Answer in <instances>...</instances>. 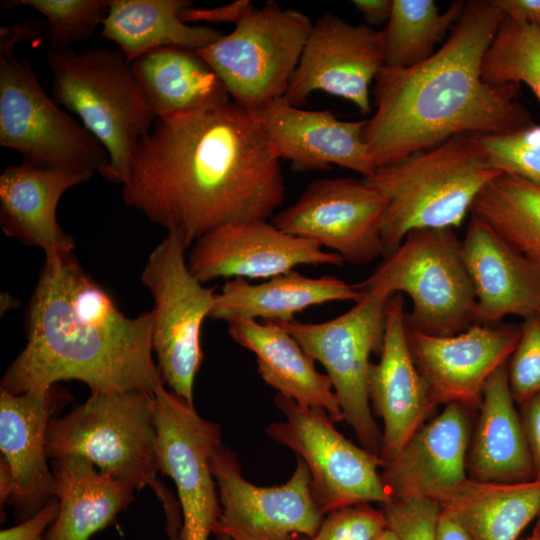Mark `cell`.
I'll return each mask as SVG.
<instances>
[{"instance_id": "f546056e", "label": "cell", "mask_w": 540, "mask_h": 540, "mask_svg": "<svg viewBox=\"0 0 540 540\" xmlns=\"http://www.w3.org/2000/svg\"><path fill=\"white\" fill-rule=\"evenodd\" d=\"M189 0H109L101 37L115 42L129 62L160 47L198 51L224 34L207 26H190L180 13Z\"/></svg>"}, {"instance_id": "603a6c76", "label": "cell", "mask_w": 540, "mask_h": 540, "mask_svg": "<svg viewBox=\"0 0 540 540\" xmlns=\"http://www.w3.org/2000/svg\"><path fill=\"white\" fill-rule=\"evenodd\" d=\"M469 424L466 407H446L411 437L398 456L383 466L390 498L427 497L439 501L467 476Z\"/></svg>"}, {"instance_id": "2e32d148", "label": "cell", "mask_w": 540, "mask_h": 540, "mask_svg": "<svg viewBox=\"0 0 540 540\" xmlns=\"http://www.w3.org/2000/svg\"><path fill=\"white\" fill-rule=\"evenodd\" d=\"M384 67L381 30L324 13L313 25L284 97L295 107L322 91L371 112L370 86Z\"/></svg>"}, {"instance_id": "60d3db41", "label": "cell", "mask_w": 540, "mask_h": 540, "mask_svg": "<svg viewBox=\"0 0 540 540\" xmlns=\"http://www.w3.org/2000/svg\"><path fill=\"white\" fill-rule=\"evenodd\" d=\"M255 7L250 0H236L234 2L213 7L199 8L190 6L180 13V19L189 22L233 23L235 26L243 20Z\"/></svg>"}, {"instance_id": "277c9868", "label": "cell", "mask_w": 540, "mask_h": 540, "mask_svg": "<svg viewBox=\"0 0 540 540\" xmlns=\"http://www.w3.org/2000/svg\"><path fill=\"white\" fill-rule=\"evenodd\" d=\"M500 174L471 133L378 168L365 180L387 198L380 221L383 257L413 230L459 227L479 192Z\"/></svg>"}, {"instance_id": "7bdbcfd3", "label": "cell", "mask_w": 540, "mask_h": 540, "mask_svg": "<svg viewBox=\"0 0 540 540\" xmlns=\"http://www.w3.org/2000/svg\"><path fill=\"white\" fill-rule=\"evenodd\" d=\"M152 490L155 492L164 510L165 533L168 540H180L182 515L178 499L161 481H158Z\"/></svg>"}, {"instance_id": "52a82bcc", "label": "cell", "mask_w": 540, "mask_h": 540, "mask_svg": "<svg viewBox=\"0 0 540 540\" xmlns=\"http://www.w3.org/2000/svg\"><path fill=\"white\" fill-rule=\"evenodd\" d=\"M47 457L80 456L134 490L157 480L154 394L91 393L68 414L51 419Z\"/></svg>"}, {"instance_id": "30bf717a", "label": "cell", "mask_w": 540, "mask_h": 540, "mask_svg": "<svg viewBox=\"0 0 540 540\" xmlns=\"http://www.w3.org/2000/svg\"><path fill=\"white\" fill-rule=\"evenodd\" d=\"M187 247L175 235L152 250L140 279L154 306L152 346L165 387L193 404V385L203 360L200 332L210 316L215 289L190 271Z\"/></svg>"}, {"instance_id": "8d00e7d4", "label": "cell", "mask_w": 540, "mask_h": 540, "mask_svg": "<svg viewBox=\"0 0 540 540\" xmlns=\"http://www.w3.org/2000/svg\"><path fill=\"white\" fill-rule=\"evenodd\" d=\"M507 374L516 404L540 393V313L524 319L519 342L507 362Z\"/></svg>"}, {"instance_id": "83f0119b", "label": "cell", "mask_w": 540, "mask_h": 540, "mask_svg": "<svg viewBox=\"0 0 540 540\" xmlns=\"http://www.w3.org/2000/svg\"><path fill=\"white\" fill-rule=\"evenodd\" d=\"M56 519L45 540H89L115 522L134 500V489L96 468L80 456L52 460Z\"/></svg>"}, {"instance_id": "8fae6325", "label": "cell", "mask_w": 540, "mask_h": 540, "mask_svg": "<svg viewBox=\"0 0 540 540\" xmlns=\"http://www.w3.org/2000/svg\"><path fill=\"white\" fill-rule=\"evenodd\" d=\"M390 297L363 293L347 312L324 322L280 324L323 365L347 423L363 448L378 455L382 433L374 420L368 378L372 353L382 351Z\"/></svg>"}, {"instance_id": "1f68e13d", "label": "cell", "mask_w": 540, "mask_h": 540, "mask_svg": "<svg viewBox=\"0 0 540 540\" xmlns=\"http://www.w3.org/2000/svg\"><path fill=\"white\" fill-rule=\"evenodd\" d=\"M470 213L527 257L540 262V187L502 173L479 192Z\"/></svg>"}, {"instance_id": "b9f144b4", "label": "cell", "mask_w": 540, "mask_h": 540, "mask_svg": "<svg viewBox=\"0 0 540 540\" xmlns=\"http://www.w3.org/2000/svg\"><path fill=\"white\" fill-rule=\"evenodd\" d=\"M520 406V417L533 462L534 479L540 480V393Z\"/></svg>"}, {"instance_id": "7402d4cb", "label": "cell", "mask_w": 540, "mask_h": 540, "mask_svg": "<svg viewBox=\"0 0 540 540\" xmlns=\"http://www.w3.org/2000/svg\"><path fill=\"white\" fill-rule=\"evenodd\" d=\"M461 246L475 292V323L497 324L508 315L525 319L540 312V262L472 214Z\"/></svg>"}, {"instance_id": "bcb514c9", "label": "cell", "mask_w": 540, "mask_h": 540, "mask_svg": "<svg viewBox=\"0 0 540 540\" xmlns=\"http://www.w3.org/2000/svg\"><path fill=\"white\" fill-rule=\"evenodd\" d=\"M352 4L371 27L387 24L393 8V0H354Z\"/></svg>"}, {"instance_id": "ee69618b", "label": "cell", "mask_w": 540, "mask_h": 540, "mask_svg": "<svg viewBox=\"0 0 540 540\" xmlns=\"http://www.w3.org/2000/svg\"><path fill=\"white\" fill-rule=\"evenodd\" d=\"M44 24L29 19L11 26H2L0 29V52L14 50L16 43L33 40L41 35Z\"/></svg>"}, {"instance_id": "cb8c5ba5", "label": "cell", "mask_w": 540, "mask_h": 540, "mask_svg": "<svg viewBox=\"0 0 540 540\" xmlns=\"http://www.w3.org/2000/svg\"><path fill=\"white\" fill-rule=\"evenodd\" d=\"M93 174L22 162L0 175V225L4 234L44 253L73 252L75 242L56 218L65 191Z\"/></svg>"}, {"instance_id": "f6af8a7d", "label": "cell", "mask_w": 540, "mask_h": 540, "mask_svg": "<svg viewBox=\"0 0 540 540\" xmlns=\"http://www.w3.org/2000/svg\"><path fill=\"white\" fill-rule=\"evenodd\" d=\"M504 17L540 24V0H492Z\"/></svg>"}, {"instance_id": "ba28073f", "label": "cell", "mask_w": 540, "mask_h": 540, "mask_svg": "<svg viewBox=\"0 0 540 540\" xmlns=\"http://www.w3.org/2000/svg\"><path fill=\"white\" fill-rule=\"evenodd\" d=\"M0 145L27 164L110 177L102 144L44 92L30 62L14 50L0 52Z\"/></svg>"}, {"instance_id": "d590c367", "label": "cell", "mask_w": 540, "mask_h": 540, "mask_svg": "<svg viewBox=\"0 0 540 540\" xmlns=\"http://www.w3.org/2000/svg\"><path fill=\"white\" fill-rule=\"evenodd\" d=\"M489 166L540 187V125L502 134H477Z\"/></svg>"}, {"instance_id": "4fadbf2b", "label": "cell", "mask_w": 540, "mask_h": 540, "mask_svg": "<svg viewBox=\"0 0 540 540\" xmlns=\"http://www.w3.org/2000/svg\"><path fill=\"white\" fill-rule=\"evenodd\" d=\"M216 482L220 514L213 534L231 540H298L314 535L325 515L316 505L310 473L297 457L289 480L260 487L247 481L237 455L220 444L210 460Z\"/></svg>"}, {"instance_id": "681fc988", "label": "cell", "mask_w": 540, "mask_h": 540, "mask_svg": "<svg viewBox=\"0 0 540 540\" xmlns=\"http://www.w3.org/2000/svg\"><path fill=\"white\" fill-rule=\"evenodd\" d=\"M526 540H538V531L536 526Z\"/></svg>"}, {"instance_id": "7a4b0ae2", "label": "cell", "mask_w": 540, "mask_h": 540, "mask_svg": "<svg viewBox=\"0 0 540 540\" xmlns=\"http://www.w3.org/2000/svg\"><path fill=\"white\" fill-rule=\"evenodd\" d=\"M26 345L1 390L45 392L60 381L91 393L145 392L164 386L152 346L153 314L128 317L73 252L46 253L26 314Z\"/></svg>"}, {"instance_id": "f907efd6", "label": "cell", "mask_w": 540, "mask_h": 540, "mask_svg": "<svg viewBox=\"0 0 540 540\" xmlns=\"http://www.w3.org/2000/svg\"><path fill=\"white\" fill-rule=\"evenodd\" d=\"M536 527H537V531H538V540H540V519L538 520V522L536 524Z\"/></svg>"}, {"instance_id": "8992f818", "label": "cell", "mask_w": 540, "mask_h": 540, "mask_svg": "<svg viewBox=\"0 0 540 540\" xmlns=\"http://www.w3.org/2000/svg\"><path fill=\"white\" fill-rule=\"evenodd\" d=\"M383 258L355 287L386 297L407 294L412 302L405 314L408 330L449 336L475 323V292L453 228L413 230Z\"/></svg>"}, {"instance_id": "f1b7e54d", "label": "cell", "mask_w": 540, "mask_h": 540, "mask_svg": "<svg viewBox=\"0 0 540 540\" xmlns=\"http://www.w3.org/2000/svg\"><path fill=\"white\" fill-rule=\"evenodd\" d=\"M156 120L221 105L230 95L211 66L194 50L160 47L134 59Z\"/></svg>"}, {"instance_id": "ac0fdd59", "label": "cell", "mask_w": 540, "mask_h": 540, "mask_svg": "<svg viewBox=\"0 0 540 540\" xmlns=\"http://www.w3.org/2000/svg\"><path fill=\"white\" fill-rule=\"evenodd\" d=\"M344 260L317 243L288 234L268 220L232 223L197 239L187 255L202 283L217 278H272L300 265L342 267Z\"/></svg>"}, {"instance_id": "e575fe53", "label": "cell", "mask_w": 540, "mask_h": 540, "mask_svg": "<svg viewBox=\"0 0 540 540\" xmlns=\"http://www.w3.org/2000/svg\"><path fill=\"white\" fill-rule=\"evenodd\" d=\"M16 6H30L47 18L52 51L88 40L109 12V0H11L1 5Z\"/></svg>"}, {"instance_id": "d6986e66", "label": "cell", "mask_w": 540, "mask_h": 540, "mask_svg": "<svg viewBox=\"0 0 540 540\" xmlns=\"http://www.w3.org/2000/svg\"><path fill=\"white\" fill-rule=\"evenodd\" d=\"M57 393L55 386L23 394L0 390V503L12 505L21 521L55 498L46 436Z\"/></svg>"}, {"instance_id": "7dc6e473", "label": "cell", "mask_w": 540, "mask_h": 540, "mask_svg": "<svg viewBox=\"0 0 540 540\" xmlns=\"http://www.w3.org/2000/svg\"><path fill=\"white\" fill-rule=\"evenodd\" d=\"M437 540H473L467 529L450 512L441 508L437 523Z\"/></svg>"}, {"instance_id": "4dcf8cb0", "label": "cell", "mask_w": 540, "mask_h": 540, "mask_svg": "<svg viewBox=\"0 0 540 540\" xmlns=\"http://www.w3.org/2000/svg\"><path fill=\"white\" fill-rule=\"evenodd\" d=\"M438 502L473 540H518L540 517V480L496 483L468 478Z\"/></svg>"}, {"instance_id": "5bb4252c", "label": "cell", "mask_w": 540, "mask_h": 540, "mask_svg": "<svg viewBox=\"0 0 540 540\" xmlns=\"http://www.w3.org/2000/svg\"><path fill=\"white\" fill-rule=\"evenodd\" d=\"M158 469L177 489L180 540H208L220 514L210 460L222 444L221 426L164 386L154 393Z\"/></svg>"}, {"instance_id": "6da1fadb", "label": "cell", "mask_w": 540, "mask_h": 540, "mask_svg": "<svg viewBox=\"0 0 540 540\" xmlns=\"http://www.w3.org/2000/svg\"><path fill=\"white\" fill-rule=\"evenodd\" d=\"M285 191L256 115L233 100L156 120L122 183L124 203L187 249L221 226L268 220Z\"/></svg>"}, {"instance_id": "816d5d0a", "label": "cell", "mask_w": 540, "mask_h": 540, "mask_svg": "<svg viewBox=\"0 0 540 540\" xmlns=\"http://www.w3.org/2000/svg\"><path fill=\"white\" fill-rule=\"evenodd\" d=\"M218 540H231L230 538L226 536H216Z\"/></svg>"}, {"instance_id": "d6a6232c", "label": "cell", "mask_w": 540, "mask_h": 540, "mask_svg": "<svg viewBox=\"0 0 540 540\" xmlns=\"http://www.w3.org/2000/svg\"><path fill=\"white\" fill-rule=\"evenodd\" d=\"M465 4L454 1L441 13L433 0H393L391 16L381 30L384 67L409 68L432 56Z\"/></svg>"}, {"instance_id": "484cf974", "label": "cell", "mask_w": 540, "mask_h": 540, "mask_svg": "<svg viewBox=\"0 0 540 540\" xmlns=\"http://www.w3.org/2000/svg\"><path fill=\"white\" fill-rule=\"evenodd\" d=\"M515 404L505 363L483 389L472 448L467 455L470 479L496 483L534 479L531 454Z\"/></svg>"}, {"instance_id": "f5cc1de1", "label": "cell", "mask_w": 540, "mask_h": 540, "mask_svg": "<svg viewBox=\"0 0 540 540\" xmlns=\"http://www.w3.org/2000/svg\"><path fill=\"white\" fill-rule=\"evenodd\" d=\"M539 519H540V517H539Z\"/></svg>"}, {"instance_id": "c3c4849f", "label": "cell", "mask_w": 540, "mask_h": 540, "mask_svg": "<svg viewBox=\"0 0 540 540\" xmlns=\"http://www.w3.org/2000/svg\"><path fill=\"white\" fill-rule=\"evenodd\" d=\"M375 540H398L395 533L389 528H385Z\"/></svg>"}, {"instance_id": "9a60e30c", "label": "cell", "mask_w": 540, "mask_h": 540, "mask_svg": "<svg viewBox=\"0 0 540 540\" xmlns=\"http://www.w3.org/2000/svg\"><path fill=\"white\" fill-rule=\"evenodd\" d=\"M386 207L384 194L363 178H320L271 223L362 265L384 256L380 221Z\"/></svg>"}, {"instance_id": "4316f807", "label": "cell", "mask_w": 540, "mask_h": 540, "mask_svg": "<svg viewBox=\"0 0 540 540\" xmlns=\"http://www.w3.org/2000/svg\"><path fill=\"white\" fill-rule=\"evenodd\" d=\"M362 297L355 285L334 276L312 278L291 270L258 284L241 278L226 281L216 292L209 318L287 323L311 306L350 300L357 303Z\"/></svg>"}, {"instance_id": "d4e9b609", "label": "cell", "mask_w": 540, "mask_h": 540, "mask_svg": "<svg viewBox=\"0 0 540 540\" xmlns=\"http://www.w3.org/2000/svg\"><path fill=\"white\" fill-rule=\"evenodd\" d=\"M226 323L229 336L255 354L259 376L277 394L324 410L334 423L345 420L330 378L280 324L242 318Z\"/></svg>"}, {"instance_id": "5b68a950", "label": "cell", "mask_w": 540, "mask_h": 540, "mask_svg": "<svg viewBox=\"0 0 540 540\" xmlns=\"http://www.w3.org/2000/svg\"><path fill=\"white\" fill-rule=\"evenodd\" d=\"M53 100L76 114L110 160L109 181L123 183L134 153L156 121L131 62L120 50L50 51Z\"/></svg>"}, {"instance_id": "ab89813d", "label": "cell", "mask_w": 540, "mask_h": 540, "mask_svg": "<svg viewBox=\"0 0 540 540\" xmlns=\"http://www.w3.org/2000/svg\"><path fill=\"white\" fill-rule=\"evenodd\" d=\"M58 511L59 504L54 498L31 517L2 529L0 540H45L47 530L56 519Z\"/></svg>"}, {"instance_id": "74e56055", "label": "cell", "mask_w": 540, "mask_h": 540, "mask_svg": "<svg viewBox=\"0 0 540 540\" xmlns=\"http://www.w3.org/2000/svg\"><path fill=\"white\" fill-rule=\"evenodd\" d=\"M381 506L387 528L398 540H437L441 512L438 501L427 497L392 498Z\"/></svg>"}, {"instance_id": "db71d44e", "label": "cell", "mask_w": 540, "mask_h": 540, "mask_svg": "<svg viewBox=\"0 0 540 540\" xmlns=\"http://www.w3.org/2000/svg\"><path fill=\"white\" fill-rule=\"evenodd\" d=\"M540 313V312H539Z\"/></svg>"}, {"instance_id": "f35d334b", "label": "cell", "mask_w": 540, "mask_h": 540, "mask_svg": "<svg viewBox=\"0 0 540 540\" xmlns=\"http://www.w3.org/2000/svg\"><path fill=\"white\" fill-rule=\"evenodd\" d=\"M386 527L382 510L359 504L325 515L314 535L298 540H375Z\"/></svg>"}, {"instance_id": "ffe728a7", "label": "cell", "mask_w": 540, "mask_h": 540, "mask_svg": "<svg viewBox=\"0 0 540 540\" xmlns=\"http://www.w3.org/2000/svg\"><path fill=\"white\" fill-rule=\"evenodd\" d=\"M279 159L295 172L337 165L371 179L377 168L364 140L363 121H344L328 110H304L284 96L252 111Z\"/></svg>"}, {"instance_id": "44dd1931", "label": "cell", "mask_w": 540, "mask_h": 540, "mask_svg": "<svg viewBox=\"0 0 540 540\" xmlns=\"http://www.w3.org/2000/svg\"><path fill=\"white\" fill-rule=\"evenodd\" d=\"M402 294L390 297L380 360L369 370L368 393L383 421L379 457L383 466L395 459L437 404L411 354Z\"/></svg>"}, {"instance_id": "836d02e7", "label": "cell", "mask_w": 540, "mask_h": 540, "mask_svg": "<svg viewBox=\"0 0 540 540\" xmlns=\"http://www.w3.org/2000/svg\"><path fill=\"white\" fill-rule=\"evenodd\" d=\"M481 75L492 86L525 83L540 102V24L504 17L485 53Z\"/></svg>"}, {"instance_id": "3957f363", "label": "cell", "mask_w": 540, "mask_h": 540, "mask_svg": "<svg viewBox=\"0 0 540 540\" xmlns=\"http://www.w3.org/2000/svg\"><path fill=\"white\" fill-rule=\"evenodd\" d=\"M504 19L492 0H472L445 43L409 68L383 67L364 140L376 168L394 165L460 134H502L533 124L516 85L492 86L482 63Z\"/></svg>"}, {"instance_id": "7c38bea8", "label": "cell", "mask_w": 540, "mask_h": 540, "mask_svg": "<svg viewBox=\"0 0 540 540\" xmlns=\"http://www.w3.org/2000/svg\"><path fill=\"white\" fill-rule=\"evenodd\" d=\"M274 402L285 419L270 423L265 433L306 464L312 497L324 515L359 504L382 505L391 499L379 472L380 457L348 440L327 412L280 394Z\"/></svg>"}, {"instance_id": "e0dca14e", "label": "cell", "mask_w": 540, "mask_h": 540, "mask_svg": "<svg viewBox=\"0 0 540 540\" xmlns=\"http://www.w3.org/2000/svg\"><path fill=\"white\" fill-rule=\"evenodd\" d=\"M521 336V325L474 323L449 336L407 329L414 362L438 404L479 407L488 379L508 362Z\"/></svg>"}, {"instance_id": "9c48e42d", "label": "cell", "mask_w": 540, "mask_h": 540, "mask_svg": "<svg viewBox=\"0 0 540 540\" xmlns=\"http://www.w3.org/2000/svg\"><path fill=\"white\" fill-rule=\"evenodd\" d=\"M312 25L304 13L269 0L231 33L196 52L237 105L256 111L285 95Z\"/></svg>"}]
</instances>
